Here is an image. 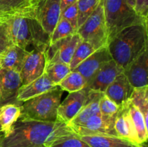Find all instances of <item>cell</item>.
I'll use <instances>...</instances> for the list:
<instances>
[{
  "label": "cell",
  "mask_w": 148,
  "mask_h": 147,
  "mask_svg": "<svg viewBox=\"0 0 148 147\" xmlns=\"http://www.w3.org/2000/svg\"><path fill=\"white\" fill-rule=\"evenodd\" d=\"M74 132L62 121H40L19 118L11 132L0 137L1 147H49L51 144Z\"/></svg>",
  "instance_id": "cell-1"
},
{
  "label": "cell",
  "mask_w": 148,
  "mask_h": 147,
  "mask_svg": "<svg viewBox=\"0 0 148 147\" xmlns=\"http://www.w3.org/2000/svg\"><path fill=\"white\" fill-rule=\"evenodd\" d=\"M147 24L129 26L119 32L107 45L108 52L124 70L147 49Z\"/></svg>",
  "instance_id": "cell-2"
},
{
  "label": "cell",
  "mask_w": 148,
  "mask_h": 147,
  "mask_svg": "<svg viewBox=\"0 0 148 147\" xmlns=\"http://www.w3.org/2000/svg\"><path fill=\"white\" fill-rule=\"evenodd\" d=\"M6 23L14 45L26 50L28 46H33V48L42 51H45L49 45V35L34 17H11Z\"/></svg>",
  "instance_id": "cell-3"
},
{
  "label": "cell",
  "mask_w": 148,
  "mask_h": 147,
  "mask_svg": "<svg viewBox=\"0 0 148 147\" xmlns=\"http://www.w3.org/2000/svg\"><path fill=\"white\" fill-rule=\"evenodd\" d=\"M102 1L108 41L125 27L134 24H147V19L139 15L126 0Z\"/></svg>",
  "instance_id": "cell-4"
},
{
  "label": "cell",
  "mask_w": 148,
  "mask_h": 147,
  "mask_svg": "<svg viewBox=\"0 0 148 147\" xmlns=\"http://www.w3.org/2000/svg\"><path fill=\"white\" fill-rule=\"evenodd\" d=\"M64 91L59 86L25 101L20 105V118L40 121L58 120V108Z\"/></svg>",
  "instance_id": "cell-5"
},
{
  "label": "cell",
  "mask_w": 148,
  "mask_h": 147,
  "mask_svg": "<svg viewBox=\"0 0 148 147\" xmlns=\"http://www.w3.org/2000/svg\"><path fill=\"white\" fill-rule=\"evenodd\" d=\"M77 33L82 40L90 43L95 50L108 45V34L104 18L103 6L101 0L95 11L79 27Z\"/></svg>",
  "instance_id": "cell-6"
},
{
  "label": "cell",
  "mask_w": 148,
  "mask_h": 147,
  "mask_svg": "<svg viewBox=\"0 0 148 147\" xmlns=\"http://www.w3.org/2000/svg\"><path fill=\"white\" fill-rule=\"evenodd\" d=\"M81 41L82 38L76 33L50 43L44 51L46 64L60 62L69 65L74 52Z\"/></svg>",
  "instance_id": "cell-7"
},
{
  "label": "cell",
  "mask_w": 148,
  "mask_h": 147,
  "mask_svg": "<svg viewBox=\"0 0 148 147\" xmlns=\"http://www.w3.org/2000/svg\"><path fill=\"white\" fill-rule=\"evenodd\" d=\"M22 86L20 73L9 69H0V108L9 104L22 103L17 101L19 90Z\"/></svg>",
  "instance_id": "cell-8"
},
{
  "label": "cell",
  "mask_w": 148,
  "mask_h": 147,
  "mask_svg": "<svg viewBox=\"0 0 148 147\" xmlns=\"http://www.w3.org/2000/svg\"><path fill=\"white\" fill-rule=\"evenodd\" d=\"M60 16L61 0H38L35 18L49 37L60 20Z\"/></svg>",
  "instance_id": "cell-9"
},
{
  "label": "cell",
  "mask_w": 148,
  "mask_h": 147,
  "mask_svg": "<svg viewBox=\"0 0 148 147\" xmlns=\"http://www.w3.org/2000/svg\"><path fill=\"white\" fill-rule=\"evenodd\" d=\"M115 119L116 118H106L103 116L99 112L90 117L82 125L78 126H69L79 136L90 135H117L114 129Z\"/></svg>",
  "instance_id": "cell-10"
},
{
  "label": "cell",
  "mask_w": 148,
  "mask_h": 147,
  "mask_svg": "<svg viewBox=\"0 0 148 147\" xmlns=\"http://www.w3.org/2000/svg\"><path fill=\"white\" fill-rule=\"evenodd\" d=\"M46 66L44 51L35 48L30 50L20 71L22 86L30 83L43 75Z\"/></svg>",
  "instance_id": "cell-11"
},
{
  "label": "cell",
  "mask_w": 148,
  "mask_h": 147,
  "mask_svg": "<svg viewBox=\"0 0 148 147\" xmlns=\"http://www.w3.org/2000/svg\"><path fill=\"white\" fill-rule=\"evenodd\" d=\"M89 89L84 88L70 92L63 102H61L57 111L58 120L68 124L80 111L88 98Z\"/></svg>",
  "instance_id": "cell-12"
},
{
  "label": "cell",
  "mask_w": 148,
  "mask_h": 147,
  "mask_svg": "<svg viewBox=\"0 0 148 147\" xmlns=\"http://www.w3.org/2000/svg\"><path fill=\"white\" fill-rule=\"evenodd\" d=\"M123 71L114 60H111L97 71L93 77L88 82L86 88L90 90L103 93Z\"/></svg>",
  "instance_id": "cell-13"
},
{
  "label": "cell",
  "mask_w": 148,
  "mask_h": 147,
  "mask_svg": "<svg viewBox=\"0 0 148 147\" xmlns=\"http://www.w3.org/2000/svg\"><path fill=\"white\" fill-rule=\"evenodd\" d=\"M147 50V49L145 50L123 71V73L133 88H140L148 86Z\"/></svg>",
  "instance_id": "cell-14"
},
{
  "label": "cell",
  "mask_w": 148,
  "mask_h": 147,
  "mask_svg": "<svg viewBox=\"0 0 148 147\" xmlns=\"http://www.w3.org/2000/svg\"><path fill=\"white\" fill-rule=\"evenodd\" d=\"M112 60L108 48H101L95 50L85 60L79 63L73 71L80 73L88 82L92 79L98 70L107 62Z\"/></svg>",
  "instance_id": "cell-15"
},
{
  "label": "cell",
  "mask_w": 148,
  "mask_h": 147,
  "mask_svg": "<svg viewBox=\"0 0 148 147\" xmlns=\"http://www.w3.org/2000/svg\"><path fill=\"white\" fill-rule=\"evenodd\" d=\"M129 101L120 106L119 110L117 113L114 122V129L118 136L125 138L135 144H140L132 117L129 111Z\"/></svg>",
  "instance_id": "cell-16"
},
{
  "label": "cell",
  "mask_w": 148,
  "mask_h": 147,
  "mask_svg": "<svg viewBox=\"0 0 148 147\" xmlns=\"http://www.w3.org/2000/svg\"><path fill=\"white\" fill-rule=\"evenodd\" d=\"M38 0H0V12L7 17L30 16L35 17Z\"/></svg>",
  "instance_id": "cell-17"
},
{
  "label": "cell",
  "mask_w": 148,
  "mask_h": 147,
  "mask_svg": "<svg viewBox=\"0 0 148 147\" xmlns=\"http://www.w3.org/2000/svg\"><path fill=\"white\" fill-rule=\"evenodd\" d=\"M133 89L134 88L122 72L107 87L103 94L116 105L121 106L130 100Z\"/></svg>",
  "instance_id": "cell-18"
},
{
  "label": "cell",
  "mask_w": 148,
  "mask_h": 147,
  "mask_svg": "<svg viewBox=\"0 0 148 147\" xmlns=\"http://www.w3.org/2000/svg\"><path fill=\"white\" fill-rule=\"evenodd\" d=\"M56 86H57L55 85L44 73L38 79L20 87L17 95V101L23 103L25 101L41 95Z\"/></svg>",
  "instance_id": "cell-19"
},
{
  "label": "cell",
  "mask_w": 148,
  "mask_h": 147,
  "mask_svg": "<svg viewBox=\"0 0 148 147\" xmlns=\"http://www.w3.org/2000/svg\"><path fill=\"white\" fill-rule=\"evenodd\" d=\"M102 95V92L89 89L88 98L84 106L67 125L69 126H78L85 123L92 115L99 113V102Z\"/></svg>",
  "instance_id": "cell-20"
},
{
  "label": "cell",
  "mask_w": 148,
  "mask_h": 147,
  "mask_svg": "<svg viewBox=\"0 0 148 147\" xmlns=\"http://www.w3.org/2000/svg\"><path fill=\"white\" fill-rule=\"evenodd\" d=\"M91 147H141L125 138L111 135H90L79 136Z\"/></svg>",
  "instance_id": "cell-21"
},
{
  "label": "cell",
  "mask_w": 148,
  "mask_h": 147,
  "mask_svg": "<svg viewBox=\"0 0 148 147\" xmlns=\"http://www.w3.org/2000/svg\"><path fill=\"white\" fill-rule=\"evenodd\" d=\"M29 52L30 50L22 48L16 45H12L0 56L1 69L15 71L20 73Z\"/></svg>",
  "instance_id": "cell-22"
},
{
  "label": "cell",
  "mask_w": 148,
  "mask_h": 147,
  "mask_svg": "<svg viewBox=\"0 0 148 147\" xmlns=\"http://www.w3.org/2000/svg\"><path fill=\"white\" fill-rule=\"evenodd\" d=\"M20 115L21 108L17 104H9L0 108V137L10 134Z\"/></svg>",
  "instance_id": "cell-23"
},
{
  "label": "cell",
  "mask_w": 148,
  "mask_h": 147,
  "mask_svg": "<svg viewBox=\"0 0 148 147\" xmlns=\"http://www.w3.org/2000/svg\"><path fill=\"white\" fill-rule=\"evenodd\" d=\"M128 105L129 111L137 133L139 144H142L147 143L148 138L147 121L145 119L143 113L140 112V110L132 103L130 99L129 101Z\"/></svg>",
  "instance_id": "cell-24"
},
{
  "label": "cell",
  "mask_w": 148,
  "mask_h": 147,
  "mask_svg": "<svg viewBox=\"0 0 148 147\" xmlns=\"http://www.w3.org/2000/svg\"><path fill=\"white\" fill-rule=\"evenodd\" d=\"M87 80L83 76L76 71H71L70 73L62 79L58 86L63 91L69 93L77 92L86 87Z\"/></svg>",
  "instance_id": "cell-25"
},
{
  "label": "cell",
  "mask_w": 148,
  "mask_h": 147,
  "mask_svg": "<svg viewBox=\"0 0 148 147\" xmlns=\"http://www.w3.org/2000/svg\"><path fill=\"white\" fill-rule=\"evenodd\" d=\"M71 71L72 70L69 64L56 62L46 64L44 73L49 76L55 85L58 86L59 82L64 79L70 73Z\"/></svg>",
  "instance_id": "cell-26"
},
{
  "label": "cell",
  "mask_w": 148,
  "mask_h": 147,
  "mask_svg": "<svg viewBox=\"0 0 148 147\" xmlns=\"http://www.w3.org/2000/svg\"><path fill=\"white\" fill-rule=\"evenodd\" d=\"M132 103L140 110L145 119L147 121L148 115V86L134 88L130 97Z\"/></svg>",
  "instance_id": "cell-27"
},
{
  "label": "cell",
  "mask_w": 148,
  "mask_h": 147,
  "mask_svg": "<svg viewBox=\"0 0 148 147\" xmlns=\"http://www.w3.org/2000/svg\"><path fill=\"white\" fill-rule=\"evenodd\" d=\"M95 50H96L95 48L90 43L82 40V41L77 46L69 63V67L71 70L73 71L79 63H82Z\"/></svg>",
  "instance_id": "cell-28"
},
{
  "label": "cell",
  "mask_w": 148,
  "mask_h": 147,
  "mask_svg": "<svg viewBox=\"0 0 148 147\" xmlns=\"http://www.w3.org/2000/svg\"><path fill=\"white\" fill-rule=\"evenodd\" d=\"M101 1V0H77L78 28L95 11Z\"/></svg>",
  "instance_id": "cell-29"
},
{
  "label": "cell",
  "mask_w": 148,
  "mask_h": 147,
  "mask_svg": "<svg viewBox=\"0 0 148 147\" xmlns=\"http://www.w3.org/2000/svg\"><path fill=\"white\" fill-rule=\"evenodd\" d=\"M76 30L73 28L72 25L69 21L63 18H60L56 24L54 30L49 37V44L64 37L76 33Z\"/></svg>",
  "instance_id": "cell-30"
},
{
  "label": "cell",
  "mask_w": 148,
  "mask_h": 147,
  "mask_svg": "<svg viewBox=\"0 0 148 147\" xmlns=\"http://www.w3.org/2000/svg\"><path fill=\"white\" fill-rule=\"evenodd\" d=\"M49 147H91L75 133L53 141Z\"/></svg>",
  "instance_id": "cell-31"
},
{
  "label": "cell",
  "mask_w": 148,
  "mask_h": 147,
  "mask_svg": "<svg viewBox=\"0 0 148 147\" xmlns=\"http://www.w3.org/2000/svg\"><path fill=\"white\" fill-rule=\"evenodd\" d=\"M120 106L103 93L99 102L100 113L106 118H116Z\"/></svg>",
  "instance_id": "cell-32"
},
{
  "label": "cell",
  "mask_w": 148,
  "mask_h": 147,
  "mask_svg": "<svg viewBox=\"0 0 148 147\" xmlns=\"http://www.w3.org/2000/svg\"><path fill=\"white\" fill-rule=\"evenodd\" d=\"M60 18H63L69 21L73 28L77 31L78 29V10L77 2L67 6L61 11Z\"/></svg>",
  "instance_id": "cell-33"
},
{
  "label": "cell",
  "mask_w": 148,
  "mask_h": 147,
  "mask_svg": "<svg viewBox=\"0 0 148 147\" xmlns=\"http://www.w3.org/2000/svg\"><path fill=\"white\" fill-rule=\"evenodd\" d=\"M13 45L10 38L7 23L0 24V56L2 55L10 46Z\"/></svg>",
  "instance_id": "cell-34"
},
{
  "label": "cell",
  "mask_w": 148,
  "mask_h": 147,
  "mask_svg": "<svg viewBox=\"0 0 148 147\" xmlns=\"http://www.w3.org/2000/svg\"><path fill=\"white\" fill-rule=\"evenodd\" d=\"M134 10L139 15L147 19L148 0H136Z\"/></svg>",
  "instance_id": "cell-35"
},
{
  "label": "cell",
  "mask_w": 148,
  "mask_h": 147,
  "mask_svg": "<svg viewBox=\"0 0 148 147\" xmlns=\"http://www.w3.org/2000/svg\"><path fill=\"white\" fill-rule=\"evenodd\" d=\"M77 1V0H61V11L67 6L75 4Z\"/></svg>",
  "instance_id": "cell-36"
},
{
  "label": "cell",
  "mask_w": 148,
  "mask_h": 147,
  "mask_svg": "<svg viewBox=\"0 0 148 147\" xmlns=\"http://www.w3.org/2000/svg\"><path fill=\"white\" fill-rule=\"evenodd\" d=\"M126 1H127V2L128 3L132 8L134 9V7H135L136 0H126Z\"/></svg>",
  "instance_id": "cell-37"
},
{
  "label": "cell",
  "mask_w": 148,
  "mask_h": 147,
  "mask_svg": "<svg viewBox=\"0 0 148 147\" xmlns=\"http://www.w3.org/2000/svg\"><path fill=\"white\" fill-rule=\"evenodd\" d=\"M7 19H8V17H7L6 16H4V14H1V12H0V21L6 22V21H7Z\"/></svg>",
  "instance_id": "cell-38"
},
{
  "label": "cell",
  "mask_w": 148,
  "mask_h": 147,
  "mask_svg": "<svg viewBox=\"0 0 148 147\" xmlns=\"http://www.w3.org/2000/svg\"><path fill=\"white\" fill-rule=\"evenodd\" d=\"M141 147H147V143H144V144H141Z\"/></svg>",
  "instance_id": "cell-39"
},
{
  "label": "cell",
  "mask_w": 148,
  "mask_h": 147,
  "mask_svg": "<svg viewBox=\"0 0 148 147\" xmlns=\"http://www.w3.org/2000/svg\"><path fill=\"white\" fill-rule=\"evenodd\" d=\"M1 69V58H0V69Z\"/></svg>",
  "instance_id": "cell-40"
},
{
  "label": "cell",
  "mask_w": 148,
  "mask_h": 147,
  "mask_svg": "<svg viewBox=\"0 0 148 147\" xmlns=\"http://www.w3.org/2000/svg\"><path fill=\"white\" fill-rule=\"evenodd\" d=\"M5 22H2V21H0V24H1V23H4Z\"/></svg>",
  "instance_id": "cell-41"
},
{
  "label": "cell",
  "mask_w": 148,
  "mask_h": 147,
  "mask_svg": "<svg viewBox=\"0 0 148 147\" xmlns=\"http://www.w3.org/2000/svg\"><path fill=\"white\" fill-rule=\"evenodd\" d=\"M0 147H1V141H0Z\"/></svg>",
  "instance_id": "cell-42"
}]
</instances>
